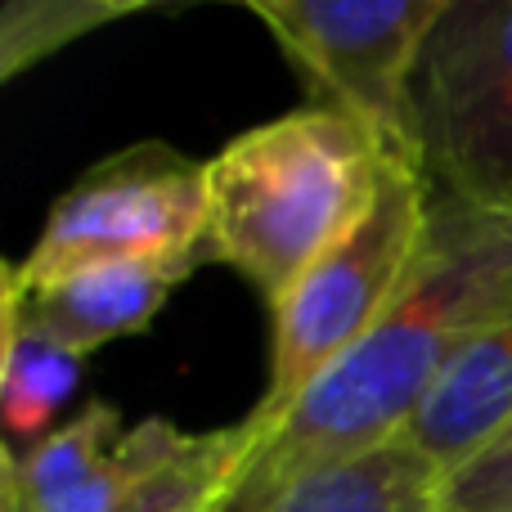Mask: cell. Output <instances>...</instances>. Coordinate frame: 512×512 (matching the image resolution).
Segmentation results:
<instances>
[{
	"instance_id": "obj_14",
	"label": "cell",
	"mask_w": 512,
	"mask_h": 512,
	"mask_svg": "<svg viewBox=\"0 0 512 512\" xmlns=\"http://www.w3.org/2000/svg\"><path fill=\"white\" fill-rule=\"evenodd\" d=\"M252 445L248 427H221L203 432L185 459H176L140 499H131L122 512H212L225 486L234 481L243 454Z\"/></svg>"
},
{
	"instance_id": "obj_13",
	"label": "cell",
	"mask_w": 512,
	"mask_h": 512,
	"mask_svg": "<svg viewBox=\"0 0 512 512\" xmlns=\"http://www.w3.org/2000/svg\"><path fill=\"white\" fill-rule=\"evenodd\" d=\"M140 9L144 5H117V0H14L0 14V77H18L77 36H90L95 27L131 18Z\"/></svg>"
},
{
	"instance_id": "obj_9",
	"label": "cell",
	"mask_w": 512,
	"mask_h": 512,
	"mask_svg": "<svg viewBox=\"0 0 512 512\" xmlns=\"http://www.w3.org/2000/svg\"><path fill=\"white\" fill-rule=\"evenodd\" d=\"M441 472L400 436L351 463L292 481L261 512H441Z\"/></svg>"
},
{
	"instance_id": "obj_7",
	"label": "cell",
	"mask_w": 512,
	"mask_h": 512,
	"mask_svg": "<svg viewBox=\"0 0 512 512\" xmlns=\"http://www.w3.org/2000/svg\"><path fill=\"white\" fill-rule=\"evenodd\" d=\"M203 265V256L180 261H135V265H95V270L63 274L50 283H18L5 270L0 288V315L5 328H23L32 337L81 355L117 342V337L144 333L171 288L189 279Z\"/></svg>"
},
{
	"instance_id": "obj_8",
	"label": "cell",
	"mask_w": 512,
	"mask_h": 512,
	"mask_svg": "<svg viewBox=\"0 0 512 512\" xmlns=\"http://www.w3.org/2000/svg\"><path fill=\"white\" fill-rule=\"evenodd\" d=\"M512 427V301L472 337V346L450 364L405 441L432 463L441 477L477 459L490 441Z\"/></svg>"
},
{
	"instance_id": "obj_2",
	"label": "cell",
	"mask_w": 512,
	"mask_h": 512,
	"mask_svg": "<svg viewBox=\"0 0 512 512\" xmlns=\"http://www.w3.org/2000/svg\"><path fill=\"white\" fill-rule=\"evenodd\" d=\"M391 158L400 153L337 108L234 135L207 162V261L239 270L274 310L369 216Z\"/></svg>"
},
{
	"instance_id": "obj_6",
	"label": "cell",
	"mask_w": 512,
	"mask_h": 512,
	"mask_svg": "<svg viewBox=\"0 0 512 512\" xmlns=\"http://www.w3.org/2000/svg\"><path fill=\"white\" fill-rule=\"evenodd\" d=\"M301 72L315 108L364 122L391 153H414V68L445 0H252Z\"/></svg>"
},
{
	"instance_id": "obj_15",
	"label": "cell",
	"mask_w": 512,
	"mask_h": 512,
	"mask_svg": "<svg viewBox=\"0 0 512 512\" xmlns=\"http://www.w3.org/2000/svg\"><path fill=\"white\" fill-rule=\"evenodd\" d=\"M441 512H512V427L441 481Z\"/></svg>"
},
{
	"instance_id": "obj_4",
	"label": "cell",
	"mask_w": 512,
	"mask_h": 512,
	"mask_svg": "<svg viewBox=\"0 0 512 512\" xmlns=\"http://www.w3.org/2000/svg\"><path fill=\"white\" fill-rule=\"evenodd\" d=\"M414 153L432 194L512 216V0H445L414 68Z\"/></svg>"
},
{
	"instance_id": "obj_12",
	"label": "cell",
	"mask_w": 512,
	"mask_h": 512,
	"mask_svg": "<svg viewBox=\"0 0 512 512\" xmlns=\"http://www.w3.org/2000/svg\"><path fill=\"white\" fill-rule=\"evenodd\" d=\"M198 436L171 427L167 418H144L140 427L122 432V441L108 450V459L95 468L86 486L63 495L50 512H122L131 499H140L176 459L194 450Z\"/></svg>"
},
{
	"instance_id": "obj_5",
	"label": "cell",
	"mask_w": 512,
	"mask_h": 512,
	"mask_svg": "<svg viewBox=\"0 0 512 512\" xmlns=\"http://www.w3.org/2000/svg\"><path fill=\"white\" fill-rule=\"evenodd\" d=\"M207 261V162L167 144H135L99 162L45 216L32 252L5 265L18 283H50L95 265Z\"/></svg>"
},
{
	"instance_id": "obj_1",
	"label": "cell",
	"mask_w": 512,
	"mask_h": 512,
	"mask_svg": "<svg viewBox=\"0 0 512 512\" xmlns=\"http://www.w3.org/2000/svg\"><path fill=\"white\" fill-rule=\"evenodd\" d=\"M512 301V216L432 194L418 265L387 315L243 454L212 512H261L292 481L400 441L472 337Z\"/></svg>"
},
{
	"instance_id": "obj_3",
	"label": "cell",
	"mask_w": 512,
	"mask_h": 512,
	"mask_svg": "<svg viewBox=\"0 0 512 512\" xmlns=\"http://www.w3.org/2000/svg\"><path fill=\"white\" fill-rule=\"evenodd\" d=\"M432 221V185L418 162L391 158L369 216L274 306L270 382L243 427L265 436L400 297Z\"/></svg>"
},
{
	"instance_id": "obj_10",
	"label": "cell",
	"mask_w": 512,
	"mask_h": 512,
	"mask_svg": "<svg viewBox=\"0 0 512 512\" xmlns=\"http://www.w3.org/2000/svg\"><path fill=\"white\" fill-rule=\"evenodd\" d=\"M122 441V414L113 405H81L68 423L32 441L23 454H5V512H50L63 495L86 486L108 450Z\"/></svg>"
},
{
	"instance_id": "obj_11",
	"label": "cell",
	"mask_w": 512,
	"mask_h": 512,
	"mask_svg": "<svg viewBox=\"0 0 512 512\" xmlns=\"http://www.w3.org/2000/svg\"><path fill=\"white\" fill-rule=\"evenodd\" d=\"M5 328V324H0ZM81 355L32 337L23 328H5V355H0V405H5L9 436H50V418L77 396Z\"/></svg>"
}]
</instances>
